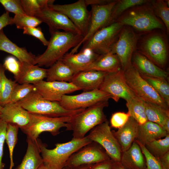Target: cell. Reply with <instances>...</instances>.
Segmentation results:
<instances>
[{
  "label": "cell",
  "mask_w": 169,
  "mask_h": 169,
  "mask_svg": "<svg viewBox=\"0 0 169 169\" xmlns=\"http://www.w3.org/2000/svg\"><path fill=\"white\" fill-rule=\"evenodd\" d=\"M128 87L138 97L145 101L159 105L169 109V106L153 87L141 75L132 64L124 71Z\"/></svg>",
  "instance_id": "obj_7"
},
{
  "label": "cell",
  "mask_w": 169,
  "mask_h": 169,
  "mask_svg": "<svg viewBox=\"0 0 169 169\" xmlns=\"http://www.w3.org/2000/svg\"><path fill=\"white\" fill-rule=\"evenodd\" d=\"M23 30V34L33 36L39 40L44 46L48 45L49 41L45 37L40 27H26Z\"/></svg>",
  "instance_id": "obj_46"
},
{
  "label": "cell",
  "mask_w": 169,
  "mask_h": 169,
  "mask_svg": "<svg viewBox=\"0 0 169 169\" xmlns=\"http://www.w3.org/2000/svg\"><path fill=\"white\" fill-rule=\"evenodd\" d=\"M139 124L132 117L116 131H112L122 152L127 150L136 138Z\"/></svg>",
  "instance_id": "obj_24"
},
{
  "label": "cell",
  "mask_w": 169,
  "mask_h": 169,
  "mask_svg": "<svg viewBox=\"0 0 169 169\" xmlns=\"http://www.w3.org/2000/svg\"><path fill=\"white\" fill-rule=\"evenodd\" d=\"M54 0H21V3L25 14L35 17L42 9L54 4Z\"/></svg>",
  "instance_id": "obj_35"
},
{
  "label": "cell",
  "mask_w": 169,
  "mask_h": 169,
  "mask_svg": "<svg viewBox=\"0 0 169 169\" xmlns=\"http://www.w3.org/2000/svg\"><path fill=\"white\" fill-rule=\"evenodd\" d=\"M111 96L99 89L85 91L75 95L63 96L59 102L64 109L68 110L84 109L98 102L108 101Z\"/></svg>",
  "instance_id": "obj_14"
},
{
  "label": "cell",
  "mask_w": 169,
  "mask_h": 169,
  "mask_svg": "<svg viewBox=\"0 0 169 169\" xmlns=\"http://www.w3.org/2000/svg\"><path fill=\"white\" fill-rule=\"evenodd\" d=\"M107 73L95 70L81 71L75 74L70 82L84 92L99 89Z\"/></svg>",
  "instance_id": "obj_19"
},
{
  "label": "cell",
  "mask_w": 169,
  "mask_h": 169,
  "mask_svg": "<svg viewBox=\"0 0 169 169\" xmlns=\"http://www.w3.org/2000/svg\"><path fill=\"white\" fill-rule=\"evenodd\" d=\"M87 136L92 141L100 145L112 160L120 161L122 151L107 120L92 129Z\"/></svg>",
  "instance_id": "obj_11"
},
{
  "label": "cell",
  "mask_w": 169,
  "mask_h": 169,
  "mask_svg": "<svg viewBox=\"0 0 169 169\" xmlns=\"http://www.w3.org/2000/svg\"><path fill=\"white\" fill-rule=\"evenodd\" d=\"M156 158L164 169H169V151L161 157Z\"/></svg>",
  "instance_id": "obj_50"
},
{
  "label": "cell",
  "mask_w": 169,
  "mask_h": 169,
  "mask_svg": "<svg viewBox=\"0 0 169 169\" xmlns=\"http://www.w3.org/2000/svg\"><path fill=\"white\" fill-rule=\"evenodd\" d=\"M149 3L130 8L115 22L140 32H147L156 29H163V24L156 16Z\"/></svg>",
  "instance_id": "obj_4"
},
{
  "label": "cell",
  "mask_w": 169,
  "mask_h": 169,
  "mask_svg": "<svg viewBox=\"0 0 169 169\" xmlns=\"http://www.w3.org/2000/svg\"><path fill=\"white\" fill-rule=\"evenodd\" d=\"M108 101L98 102L72 116L67 131H72L73 138L81 139L89 131L107 120L103 111Z\"/></svg>",
  "instance_id": "obj_3"
},
{
  "label": "cell",
  "mask_w": 169,
  "mask_h": 169,
  "mask_svg": "<svg viewBox=\"0 0 169 169\" xmlns=\"http://www.w3.org/2000/svg\"><path fill=\"white\" fill-rule=\"evenodd\" d=\"M20 62V72L14 78L15 81L18 84H34L46 78L47 69L27 62Z\"/></svg>",
  "instance_id": "obj_23"
},
{
  "label": "cell",
  "mask_w": 169,
  "mask_h": 169,
  "mask_svg": "<svg viewBox=\"0 0 169 169\" xmlns=\"http://www.w3.org/2000/svg\"><path fill=\"white\" fill-rule=\"evenodd\" d=\"M110 159L100 145L92 141L73 154L67 161L65 166L76 168L93 165Z\"/></svg>",
  "instance_id": "obj_13"
},
{
  "label": "cell",
  "mask_w": 169,
  "mask_h": 169,
  "mask_svg": "<svg viewBox=\"0 0 169 169\" xmlns=\"http://www.w3.org/2000/svg\"><path fill=\"white\" fill-rule=\"evenodd\" d=\"M19 128V126L17 125L7 124L5 141L8 149L10 162H14L13 153L18 140V135Z\"/></svg>",
  "instance_id": "obj_39"
},
{
  "label": "cell",
  "mask_w": 169,
  "mask_h": 169,
  "mask_svg": "<svg viewBox=\"0 0 169 169\" xmlns=\"http://www.w3.org/2000/svg\"><path fill=\"white\" fill-rule=\"evenodd\" d=\"M140 74L153 87L169 106V85L166 80Z\"/></svg>",
  "instance_id": "obj_34"
},
{
  "label": "cell",
  "mask_w": 169,
  "mask_h": 169,
  "mask_svg": "<svg viewBox=\"0 0 169 169\" xmlns=\"http://www.w3.org/2000/svg\"><path fill=\"white\" fill-rule=\"evenodd\" d=\"M126 102L127 113L139 125H142L148 120L144 100L135 96Z\"/></svg>",
  "instance_id": "obj_32"
},
{
  "label": "cell",
  "mask_w": 169,
  "mask_h": 169,
  "mask_svg": "<svg viewBox=\"0 0 169 169\" xmlns=\"http://www.w3.org/2000/svg\"><path fill=\"white\" fill-rule=\"evenodd\" d=\"M3 67L5 69L12 73L16 77L18 74L20 69V62L13 56L6 57L4 60Z\"/></svg>",
  "instance_id": "obj_44"
},
{
  "label": "cell",
  "mask_w": 169,
  "mask_h": 169,
  "mask_svg": "<svg viewBox=\"0 0 169 169\" xmlns=\"http://www.w3.org/2000/svg\"><path fill=\"white\" fill-rule=\"evenodd\" d=\"M123 26L115 22L102 28L83 43L81 49H90L100 55L111 51Z\"/></svg>",
  "instance_id": "obj_9"
},
{
  "label": "cell",
  "mask_w": 169,
  "mask_h": 169,
  "mask_svg": "<svg viewBox=\"0 0 169 169\" xmlns=\"http://www.w3.org/2000/svg\"><path fill=\"white\" fill-rule=\"evenodd\" d=\"M7 123L0 118V169H4L5 164L2 161L3 148Z\"/></svg>",
  "instance_id": "obj_47"
},
{
  "label": "cell",
  "mask_w": 169,
  "mask_h": 169,
  "mask_svg": "<svg viewBox=\"0 0 169 169\" xmlns=\"http://www.w3.org/2000/svg\"><path fill=\"white\" fill-rule=\"evenodd\" d=\"M99 90L110 95L111 99L117 102L120 98L128 100L136 96L127 84L121 69L114 73H108Z\"/></svg>",
  "instance_id": "obj_15"
},
{
  "label": "cell",
  "mask_w": 169,
  "mask_h": 169,
  "mask_svg": "<svg viewBox=\"0 0 169 169\" xmlns=\"http://www.w3.org/2000/svg\"><path fill=\"white\" fill-rule=\"evenodd\" d=\"M132 65L141 74L166 79L168 73L158 67L139 51L133 53L131 60Z\"/></svg>",
  "instance_id": "obj_22"
},
{
  "label": "cell",
  "mask_w": 169,
  "mask_h": 169,
  "mask_svg": "<svg viewBox=\"0 0 169 169\" xmlns=\"http://www.w3.org/2000/svg\"><path fill=\"white\" fill-rule=\"evenodd\" d=\"M139 38L138 35L130 27L124 26L111 49V51L118 57L123 71L132 64V55L137 48Z\"/></svg>",
  "instance_id": "obj_10"
},
{
  "label": "cell",
  "mask_w": 169,
  "mask_h": 169,
  "mask_svg": "<svg viewBox=\"0 0 169 169\" xmlns=\"http://www.w3.org/2000/svg\"><path fill=\"white\" fill-rule=\"evenodd\" d=\"M169 134L158 124L147 120L138 125L137 136L135 140L143 145L156 140L164 137Z\"/></svg>",
  "instance_id": "obj_28"
},
{
  "label": "cell",
  "mask_w": 169,
  "mask_h": 169,
  "mask_svg": "<svg viewBox=\"0 0 169 169\" xmlns=\"http://www.w3.org/2000/svg\"><path fill=\"white\" fill-rule=\"evenodd\" d=\"M117 0H113L104 5H91V18L88 31L79 44L73 48L70 53H76L82 44L97 31L108 25L112 10Z\"/></svg>",
  "instance_id": "obj_16"
},
{
  "label": "cell",
  "mask_w": 169,
  "mask_h": 169,
  "mask_svg": "<svg viewBox=\"0 0 169 169\" xmlns=\"http://www.w3.org/2000/svg\"><path fill=\"white\" fill-rule=\"evenodd\" d=\"M149 152L156 158L169 151V134L162 139L154 140L145 146Z\"/></svg>",
  "instance_id": "obj_36"
},
{
  "label": "cell",
  "mask_w": 169,
  "mask_h": 169,
  "mask_svg": "<svg viewBox=\"0 0 169 169\" xmlns=\"http://www.w3.org/2000/svg\"><path fill=\"white\" fill-rule=\"evenodd\" d=\"M151 4L155 14L162 20L164 23L168 34L169 32V0L150 1Z\"/></svg>",
  "instance_id": "obj_37"
},
{
  "label": "cell",
  "mask_w": 169,
  "mask_h": 169,
  "mask_svg": "<svg viewBox=\"0 0 169 169\" xmlns=\"http://www.w3.org/2000/svg\"><path fill=\"white\" fill-rule=\"evenodd\" d=\"M91 165H84L76 168H70L65 166L63 169H88Z\"/></svg>",
  "instance_id": "obj_53"
},
{
  "label": "cell",
  "mask_w": 169,
  "mask_h": 169,
  "mask_svg": "<svg viewBox=\"0 0 169 169\" xmlns=\"http://www.w3.org/2000/svg\"><path fill=\"white\" fill-rule=\"evenodd\" d=\"M13 24L17 28L23 29L26 27H36L42 22L35 17L28 16L25 14L15 15L12 19Z\"/></svg>",
  "instance_id": "obj_41"
},
{
  "label": "cell",
  "mask_w": 169,
  "mask_h": 169,
  "mask_svg": "<svg viewBox=\"0 0 169 169\" xmlns=\"http://www.w3.org/2000/svg\"><path fill=\"white\" fill-rule=\"evenodd\" d=\"M37 140L43 163L49 169H63L73 154L92 142L87 136L81 139L72 138L68 142L55 144V147L50 149L39 138Z\"/></svg>",
  "instance_id": "obj_2"
},
{
  "label": "cell",
  "mask_w": 169,
  "mask_h": 169,
  "mask_svg": "<svg viewBox=\"0 0 169 169\" xmlns=\"http://www.w3.org/2000/svg\"><path fill=\"white\" fill-rule=\"evenodd\" d=\"M3 107L2 105H1L0 104V114H1L2 110L3 109Z\"/></svg>",
  "instance_id": "obj_57"
},
{
  "label": "cell",
  "mask_w": 169,
  "mask_h": 169,
  "mask_svg": "<svg viewBox=\"0 0 169 169\" xmlns=\"http://www.w3.org/2000/svg\"><path fill=\"white\" fill-rule=\"evenodd\" d=\"M121 69V64L118 57L116 54L110 51L100 54L90 65L83 71L95 70L112 73Z\"/></svg>",
  "instance_id": "obj_25"
},
{
  "label": "cell",
  "mask_w": 169,
  "mask_h": 169,
  "mask_svg": "<svg viewBox=\"0 0 169 169\" xmlns=\"http://www.w3.org/2000/svg\"><path fill=\"white\" fill-rule=\"evenodd\" d=\"M13 18L11 17L9 13L6 12L0 16V31L3 28L9 25L13 24Z\"/></svg>",
  "instance_id": "obj_49"
},
{
  "label": "cell",
  "mask_w": 169,
  "mask_h": 169,
  "mask_svg": "<svg viewBox=\"0 0 169 169\" xmlns=\"http://www.w3.org/2000/svg\"><path fill=\"white\" fill-rule=\"evenodd\" d=\"M35 17L48 26L50 33L62 29L64 31L82 35L79 30L66 16L49 7L42 9L36 14Z\"/></svg>",
  "instance_id": "obj_17"
},
{
  "label": "cell",
  "mask_w": 169,
  "mask_h": 169,
  "mask_svg": "<svg viewBox=\"0 0 169 169\" xmlns=\"http://www.w3.org/2000/svg\"><path fill=\"white\" fill-rule=\"evenodd\" d=\"M14 166V162H10V165L9 169H12Z\"/></svg>",
  "instance_id": "obj_56"
},
{
  "label": "cell",
  "mask_w": 169,
  "mask_h": 169,
  "mask_svg": "<svg viewBox=\"0 0 169 169\" xmlns=\"http://www.w3.org/2000/svg\"><path fill=\"white\" fill-rule=\"evenodd\" d=\"M0 51L12 55L21 62L35 65L36 56L28 52L25 48L20 47L13 43L5 34L3 29L0 31Z\"/></svg>",
  "instance_id": "obj_26"
},
{
  "label": "cell",
  "mask_w": 169,
  "mask_h": 169,
  "mask_svg": "<svg viewBox=\"0 0 169 169\" xmlns=\"http://www.w3.org/2000/svg\"><path fill=\"white\" fill-rule=\"evenodd\" d=\"M1 115V118L7 124L17 125L20 129L28 124L30 118V113L17 103L5 105Z\"/></svg>",
  "instance_id": "obj_21"
},
{
  "label": "cell",
  "mask_w": 169,
  "mask_h": 169,
  "mask_svg": "<svg viewBox=\"0 0 169 169\" xmlns=\"http://www.w3.org/2000/svg\"><path fill=\"white\" fill-rule=\"evenodd\" d=\"M113 161L110 159L92 165L88 169H112Z\"/></svg>",
  "instance_id": "obj_48"
},
{
  "label": "cell",
  "mask_w": 169,
  "mask_h": 169,
  "mask_svg": "<svg viewBox=\"0 0 169 169\" xmlns=\"http://www.w3.org/2000/svg\"><path fill=\"white\" fill-rule=\"evenodd\" d=\"M112 169H125L120 162L113 161Z\"/></svg>",
  "instance_id": "obj_52"
},
{
  "label": "cell",
  "mask_w": 169,
  "mask_h": 169,
  "mask_svg": "<svg viewBox=\"0 0 169 169\" xmlns=\"http://www.w3.org/2000/svg\"><path fill=\"white\" fill-rule=\"evenodd\" d=\"M36 90L45 99L59 102L63 95L80 89L72 83L44 80L34 84Z\"/></svg>",
  "instance_id": "obj_18"
},
{
  "label": "cell",
  "mask_w": 169,
  "mask_h": 169,
  "mask_svg": "<svg viewBox=\"0 0 169 169\" xmlns=\"http://www.w3.org/2000/svg\"><path fill=\"white\" fill-rule=\"evenodd\" d=\"M16 103L30 113L53 117L72 116L84 109L66 110L59 102L45 99L36 90Z\"/></svg>",
  "instance_id": "obj_5"
},
{
  "label": "cell",
  "mask_w": 169,
  "mask_h": 169,
  "mask_svg": "<svg viewBox=\"0 0 169 169\" xmlns=\"http://www.w3.org/2000/svg\"><path fill=\"white\" fill-rule=\"evenodd\" d=\"M50 34L46 50L42 54L35 57V64L39 67H50L61 59L70 49L77 46L83 38L79 34L59 30Z\"/></svg>",
  "instance_id": "obj_1"
},
{
  "label": "cell",
  "mask_w": 169,
  "mask_h": 169,
  "mask_svg": "<svg viewBox=\"0 0 169 169\" xmlns=\"http://www.w3.org/2000/svg\"><path fill=\"white\" fill-rule=\"evenodd\" d=\"M87 6L89 5H102L110 2L112 0H84Z\"/></svg>",
  "instance_id": "obj_51"
},
{
  "label": "cell",
  "mask_w": 169,
  "mask_h": 169,
  "mask_svg": "<svg viewBox=\"0 0 169 169\" xmlns=\"http://www.w3.org/2000/svg\"><path fill=\"white\" fill-rule=\"evenodd\" d=\"M5 69L3 67L1 72L2 88L0 104L3 107L7 104L13 90L17 84L15 81L8 79L5 73Z\"/></svg>",
  "instance_id": "obj_38"
},
{
  "label": "cell",
  "mask_w": 169,
  "mask_h": 169,
  "mask_svg": "<svg viewBox=\"0 0 169 169\" xmlns=\"http://www.w3.org/2000/svg\"><path fill=\"white\" fill-rule=\"evenodd\" d=\"M35 90L34 84L18 83L13 90L8 104L16 103Z\"/></svg>",
  "instance_id": "obj_40"
},
{
  "label": "cell",
  "mask_w": 169,
  "mask_h": 169,
  "mask_svg": "<svg viewBox=\"0 0 169 169\" xmlns=\"http://www.w3.org/2000/svg\"><path fill=\"white\" fill-rule=\"evenodd\" d=\"M0 3L6 12L12 13L15 15L25 14L21 5L20 0H0Z\"/></svg>",
  "instance_id": "obj_43"
},
{
  "label": "cell",
  "mask_w": 169,
  "mask_h": 169,
  "mask_svg": "<svg viewBox=\"0 0 169 169\" xmlns=\"http://www.w3.org/2000/svg\"><path fill=\"white\" fill-rule=\"evenodd\" d=\"M120 162L125 169H146L144 156L135 141L127 150L122 152Z\"/></svg>",
  "instance_id": "obj_27"
},
{
  "label": "cell",
  "mask_w": 169,
  "mask_h": 169,
  "mask_svg": "<svg viewBox=\"0 0 169 169\" xmlns=\"http://www.w3.org/2000/svg\"><path fill=\"white\" fill-rule=\"evenodd\" d=\"M139 51L154 64L163 69L167 62L168 47L167 39L163 34L150 33L141 39L138 45Z\"/></svg>",
  "instance_id": "obj_8"
},
{
  "label": "cell",
  "mask_w": 169,
  "mask_h": 169,
  "mask_svg": "<svg viewBox=\"0 0 169 169\" xmlns=\"http://www.w3.org/2000/svg\"><path fill=\"white\" fill-rule=\"evenodd\" d=\"M145 113L147 120L162 127L169 119V109L156 104L144 101Z\"/></svg>",
  "instance_id": "obj_31"
},
{
  "label": "cell",
  "mask_w": 169,
  "mask_h": 169,
  "mask_svg": "<svg viewBox=\"0 0 169 169\" xmlns=\"http://www.w3.org/2000/svg\"><path fill=\"white\" fill-rule=\"evenodd\" d=\"M75 73L68 65L59 60L47 69L46 81L70 82Z\"/></svg>",
  "instance_id": "obj_30"
},
{
  "label": "cell",
  "mask_w": 169,
  "mask_h": 169,
  "mask_svg": "<svg viewBox=\"0 0 169 169\" xmlns=\"http://www.w3.org/2000/svg\"><path fill=\"white\" fill-rule=\"evenodd\" d=\"M100 55L90 49H81L77 54L67 53L60 60L71 68L75 74L83 71Z\"/></svg>",
  "instance_id": "obj_20"
},
{
  "label": "cell",
  "mask_w": 169,
  "mask_h": 169,
  "mask_svg": "<svg viewBox=\"0 0 169 169\" xmlns=\"http://www.w3.org/2000/svg\"><path fill=\"white\" fill-rule=\"evenodd\" d=\"M84 0L70 4H53L49 7L66 16L84 37L89 30L91 13L87 8Z\"/></svg>",
  "instance_id": "obj_12"
},
{
  "label": "cell",
  "mask_w": 169,
  "mask_h": 169,
  "mask_svg": "<svg viewBox=\"0 0 169 169\" xmlns=\"http://www.w3.org/2000/svg\"><path fill=\"white\" fill-rule=\"evenodd\" d=\"M30 113L29 123L21 130L27 137L33 140H36L39 135L44 132H49L53 136L57 135L60 133L61 128L67 127L68 123L71 117H53Z\"/></svg>",
  "instance_id": "obj_6"
},
{
  "label": "cell",
  "mask_w": 169,
  "mask_h": 169,
  "mask_svg": "<svg viewBox=\"0 0 169 169\" xmlns=\"http://www.w3.org/2000/svg\"><path fill=\"white\" fill-rule=\"evenodd\" d=\"M37 169H49L43 163L41 164Z\"/></svg>",
  "instance_id": "obj_55"
},
{
  "label": "cell",
  "mask_w": 169,
  "mask_h": 169,
  "mask_svg": "<svg viewBox=\"0 0 169 169\" xmlns=\"http://www.w3.org/2000/svg\"><path fill=\"white\" fill-rule=\"evenodd\" d=\"M150 1L146 0H117L112 10L108 25L115 22L123 13L130 8L136 6L146 4Z\"/></svg>",
  "instance_id": "obj_33"
},
{
  "label": "cell",
  "mask_w": 169,
  "mask_h": 169,
  "mask_svg": "<svg viewBox=\"0 0 169 169\" xmlns=\"http://www.w3.org/2000/svg\"><path fill=\"white\" fill-rule=\"evenodd\" d=\"M1 118V114H0V118Z\"/></svg>",
  "instance_id": "obj_58"
},
{
  "label": "cell",
  "mask_w": 169,
  "mask_h": 169,
  "mask_svg": "<svg viewBox=\"0 0 169 169\" xmlns=\"http://www.w3.org/2000/svg\"><path fill=\"white\" fill-rule=\"evenodd\" d=\"M135 141L139 146L144 156L146 169H164L157 159L149 152L144 145L136 140Z\"/></svg>",
  "instance_id": "obj_42"
},
{
  "label": "cell",
  "mask_w": 169,
  "mask_h": 169,
  "mask_svg": "<svg viewBox=\"0 0 169 169\" xmlns=\"http://www.w3.org/2000/svg\"><path fill=\"white\" fill-rule=\"evenodd\" d=\"M129 117L130 116L127 113L121 112H115L112 114L110 119L111 126L119 129L126 123Z\"/></svg>",
  "instance_id": "obj_45"
},
{
  "label": "cell",
  "mask_w": 169,
  "mask_h": 169,
  "mask_svg": "<svg viewBox=\"0 0 169 169\" xmlns=\"http://www.w3.org/2000/svg\"><path fill=\"white\" fill-rule=\"evenodd\" d=\"M37 139L33 140L27 137L26 152L21 162L15 169H37L43 163Z\"/></svg>",
  "instance_id": "obj_29"
},
{
  "label": "cell",
  "mask_w": 169,
  "mask_h": 169,
  "mask_svg": "<svg viewBox=\"0 0 169 169\" xmlns=\"http://www.w3.org/2000/svg\"><path fill=\"white\" fill-rule=\"evenodd\" d=\"M3 67V65L0 64V97L1 96V88H2V70Z\"/></svg>",
  "instance_id": "obj_54"
}]
</instances>
